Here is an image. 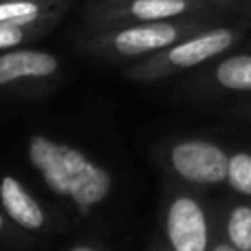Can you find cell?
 <instances>
[{
  "label": "cell",
  "instance_id": "obj_11",
  "mask_svg": "<svg viewBox=\"0 0 251 251\" xmlns=\"http://www.w3.org/2000/svg\"><path fill=\"white\" fill-rule=\"evenodd\" d=\"M225 236L238 251L251 249V205H234L227 212Z\"/></svg>",
  "mask_w": 251,
  "mask_h": 251
},
{
  "label": "cell",
  "instance_id": "obj_4",
  "mask_svg": "<svg viewBox=\"0 0 251 251\" xmlns=\"http://www.w3.org/2000/svg\"><path fill=\"white\" fill-rule=\"evenodd\" d=\"M168 170L183 183L216 187L227 183L229 154L223 146L201 137L176 139L163 150Z\"/></svg>",
  "mask_w": 251,
  "mask_h": 251
},
{
  "label": "cell",
  "instance_id": "obj_16",
  "mask_svg": "<svg viewBox=\"0 0 251 251\" xmlns=\"http://www.w3.org/2000/svg\"><path fill=\"white\" fill-rule=\"evenodd\" d=\"M9 227H13V225H11V223H9V218L4 216V212H2V209H0V238H2V236L9 231Z\"/></svg>",
  "mask_w": 251,
  "mask_h": 251
},
{
  "label": "cell",
  "instance_id": "obj_1",
  "mask_svg": "<svg viewBox=\"0 0 251 251\" xmlns=\"http://www.w3.org/2000/svg\"><path fill=\"white\" fill-rule=\"evenodd\" d=\"M25 156L42 187L77 218H91L115 194V174L84 148L47 132H31Z\"/></svg>",
  "mask_w": 251,
  "mask_h": 251
},
{
  "label": "cell",
  "instance_id": "obj_5",
  "mask_svg": "<svg viewBox=\"0 0 251 251\" xmlns=\"http://www.w3.org/2000/svg\"><path fill=\"white\" fill-rule=\"evenodd\" d=\"M161 229L165 247L172 251H209L212 247L207 212L190 192H172L165 196Z\"/></svg>",
  "mask_w": 251,
  "mask_h": 251
},
{
  "label": "cell",
  "instance_id": "obj_15",
  "mask_svg": "<svg viewBox=\"0 0 251 251\" xmlns=\"http://www.w3.org/2000/svg\"><path fill=\"white\" fill-rule=\"evenodd\" d=\"M66 251H101V249L95 247V245H91V243H75V245H71Z\"/></svg>",
  "mask_w": 251,
  "mask_h": 251
},
{
  "label": "cell",
  "instance_id": "obj_19",
  "mask_svg": "<svg viewBox=\"0 0 251 251\" xmlns=\"http://www.w3.org/2000/svg\"><path fill=\"white\" fill-rule=\"evenodd\" d=\"M249 251H251V249H249Z\"/></svg>",
  "mask_w": 251,
  "mask_h": 251
},
{
  "label": "cell",
  "instance_id": "obj_10",
  "mask_svg": "<svg viewBox=\"0 0 251 251\" xmlns=\"http://www.w3.org/2000/svg\"><path fill=\"white\" fill-rule=\"evenodd\" d=\"M212 82L223 91L251 93V53L221 60L212 71Z\"/></svg>",
  "mask_w": 251,
  "mask_h": 251
},
{
  "label": "cell",
  "instance_id": "obj_9",
  "mask_svg": "<svg viewBox=\"0 0 251 251\" xmlns=\"http://www.w3.org/2000/svg\"><path fill=\"white\" fill-rule=\"evenodd\" d=\"M60 18L57 7L33 0H0V22L18 26H51Z\"/></svg>",
  "mask_w": 251,
  "mask_h": 251
},
{
  "label": "cell",
  "instance_id": "obj_7",
  "mask_svg": "<svg viewBox=\"0 0 251 251\" xmlns=\"http://www.w3.org/2000/svg\"><path fill=\"white\" fill-rule=\"evenodd\" d=\"M62 71V62L51 51L42 49H9L0 53V91L31 84L49 82L57 77Z\"/></svg>",
  "mask_w": 251,
  "mask_h": 251
},
{
  "label": "cell",
  "instance_id": "obj_8",
  "mask_svg": "<svg viewBox=\"0 0 251 251\" xmlns=\"http://www.w3.org/2000/svg\"><path fill=\"white\" fill-rule=\"evenodd\" d=\"M0 209L16 229L26 234H40L51 227L47 207L16 174H0Z\"/></svg>",
  "mask_w": 251,
  "mask_h": 251
},
{
  "label": "cell",
  "instance_id": "obj_2",
  "mask_svg": "<svg viewBox=\"0 0 251 251\" xmlns=\"http://www.w3.org/2000/svg\"><path fill=\"white\" fill-rule=\"evenodd\" d=\"M201 29L199 20L178 18V20L161 22H134L113 29H101L91 40L84 42V49L97 57L110 62L119 60H146L150 55L165 51L178 40L192 35Z\"/></svg>",
  "mask_w": 251,
  "mask_h": 251
},
{
  "label": "cell",
  "instance_id": "obj_18",
  "mask_svg": "<svg viewBox=\"0 0 251 251\" xmlns=\"http://www.w3.org/2000/svg\"><path fill=\"white\" fill-rule=\"evenodd\" d=\"M33 2H53V0H33Z\"/></svg>",
  "mask_w": 251,
  "mask_h": 251
},
{
  "label": "cell",
  "instance_id": "obj_17",
  "mask_svg": "<svg viewBox=\"0 0 251 251\" xmlns=\"http://www.w3.org/2000/svg\"><path fill=\"white\" fill-rule=\"evenodd\" d=\"M152 251H172V249H170V247H154Z\"/></svg>",
  "mask_w": 251,
  "mask_h": 251
},
{
  "label": "cell",
  "instance_id": "obj_14",
  "mask_svg": "<svg viewBox=\"0 0 251 251\" xmlns=\"http://www.w3.org/2000/svg\"><path fill=\"white\" fill-rule=\"evenodd\" d=\"M209 251H238V249H236L229 240H216V243H212Z\"/></svg>",
  "mask_w": 251,
  "mask_h": 251
},
{
  "label": "cell",
  "instance_id": "obj_6",
  "mask_svg": "<svg viewBox=\"0 0 251 251\" xmlns=\"http://www.w3.org/2000/svg\"><path fill=\"white\" fill-rule=\"evenodd\" d=\"M196 7V0H97L91 7V18L100 29H113L134 22L178 20Z\"/></svg>",
  "mask_w": 251,
  "mask_h": 251
},
{
  "label": "cell",
  "instance_id": "obj_3",
  "mask_svg": "<svg viewBox=\"0 0 251 251\" xmlns=\"http://www.w3.org/2000/svg\"><path fill=\"white\" fill-rule=\"evenodd\" d=\"M238 40V31L229 26H214V29H199L192 35L178 40L176 44L168 47L165 51L150 55L146 60L134 62L124 71L130 82L137 84H154L172 77L183 71H192L203 66L205 62L223 55Z\"/></svg>",
  "mask_w": 251,
  "mask_h": 251
},
{
  "label": "cell",
  "instance_id": "obj_13",
  "mask_svg": "<svg viewBox=\"0 0 251 251\" xmlns=\"http://www.w3.org/2000/svg\"><path fill=\"white\" fill-rule=\"evenodd\" d=\"M49 26L40 25V26H18V25H7L0 22V53L9 51V49H18L25 42L38 38L40 33H44Z\"/></svg>",
  "mask_w": 251,
  "mask_h": 251
},
{
  "label": "cell",
  "instance_id": "obj_12",
  "mask_svg": "<svg viewBox=\"0 0 251 251\" xmlns=\"http://www.w3.org/2000/svg\"><path fill=\"white\" fill-rule=\"evenodd\" d=\"M227 185L240 196H251V152L238 150L229 154Z\"/></svg>",
  "mask_w": 251,
  "mask_h": 251
}]
</instances>
